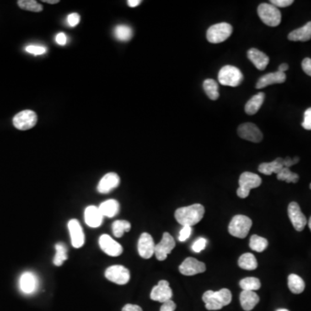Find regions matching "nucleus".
<instances>
[{"label":"nucleus","mask_w":311,"mask_h":311,"mask_svg":"<svg viewBox=\"0 0 311 311\" xmlns=\"http://www.w3.org/2000/svg\"><path fill=\"white\" fill-rule=\"evenodd\" d=\"M204 214V206L201 204L195 203L178 209L175 212V218L182 226L192 227L202 220Z\"/></svg>","instance_id":"nucleus-1"},{"label":"nucleus","mask_w":311,"mask_h":311,"mask_svg":"<svg viewBox=\"0 0 311 311\" xmlns=\"http://www.w3.org/2000/svg\"><path fill=\"white\" fill-rule=\"evenodd\" d=\"M202 301L208 310H219L230 304L232 301V293L226 288L218 291H208L203 294Z\"/></svg>","instance_id":"nucleus-2"},{"label":"nucleus","mask_w":311,"mask_h":311,"mask_svg":"<svg viewBox=\"0 0 311 311\" xmlns=\"http://www.w3.org/2000/svg\"><path fill=\"white\" fill-rule=\"evenodd\" d=\"M262 179L259 176L252 172H243L238 179V186L237 195L245 199L250 194L251 189H256L260 186Z\"/></svg>","instance_id":"nucleus-3"},{"label":"nucleus","mask_w":311,"mask_h":311,"mask_svg":"<svg viewBox=\"0 0 311 311\" xmlns=\"http://www.w3.org/2000/svg\"><path fill=\"white\" fill-rule=\"evenodd\" d=\"M253 221L246 215H238L230 221L228 232L236 238H244L250 231Z\"/></svg>","instance_id":"nucleus-4"},{"label":"nucleus","mask_w":311,"mask_h":311,"mask_svg":"<svg viewBox=\"0 0 311 311\" xmlns=\"http://www.w3.org/2000/svg\"><path fill=\"white\" fill-rule=\"evenodd\" d=\"M243 74L238 67L227 65L221 67L218 75L219 82L227 87H238L243 82Z\"/></svg>","instance_id":"nucleus-5"},{"label":"nucleus","mask_w":311,"mask_h":311,"mask_svg":"<svg viewBox=\"0 0 311 311\" xmlns=\"http://www.w3.org/2000/svg\"><path fill=\"white\" fill-rule=\"evenodd\" d=\"M258 15L262 22L270 27H276L281 23V12L271 4L263 3L258 7Z\"/></svg>","instance_id":"nucleus-6"},{"label":"nucleus","mask_w":311,"mask_h":311,"mask_svg":"<svg viewBox=\"0 0 311 311\" xmlns=\"http://www.w3.org/2000/svg\"><path fill=\"white\" fill-rule=\"evenodd\" d=\"M233 32V27L227 23H220L210 26L206 31V39L211 44L226 41Z\"/></svg>","instance_id":"nucleus-7"},{"label":"nucleus","mask_w":311,"mask_h":311,"mask_svg":"<svg viewBox=\"0 0 311 311\" xmlns=\"http://www.w3.org/2000/svg\"><path fill=\"white\" fill-rule=\"evenodd\" d=\"M13 125L18 130L26 131L33 128L38 122V115L31 110L22 111L13 118Z\"/></svg>","instance_id":"nucleus-8"},{"label":"nucleus","mask_w":311,"mask_h":311,"mask_svg":"<svg viewBox=\"0 0 311 311\" xmlns=\"http://www.w3.org/2000/svg\"><path fill=\"white\" fill-rule=\"evenodd\" d=\"M105 276L111 282L123 285L129 282L131 274L128 269L123 265H113L106 270Z\"/></svg>","instance_id":"nucleus-9"},{"label":"nucleus","mask_w":311,"mask_h":311,"mask_svg":"<svg viewBox=\"0 0 311 311\" xmlns=\"http://www.w3.org/2000/svg\"><path fill=\"white\" fill-rule=\"evenodd\" d=\"M176 247V241L169 233H163V238L155 247V255L159 261H163Z\"/></svg>","instance_id":"nucleus-10"},{"label":"nucleus","mask_w":311,"mask_h":311,"mask_svg":"<svg viewBox=\"0 0 311 311\" xmlns=\"http://www.w3.org/2000/svg\"><path fill=\"white\" fill-rule=\"evenodd\" d=\"M237 132L239 137L250 142L259 143L263 140L261 131L253 123H244L239 125Z\"/></svg>","instance_id":"nucleus-11"},{"label":"nucleus","mask_w":311,"mask_h":311,"mask_svg":"<svg viewBox=\"0 0 311 311\" xmlns=\"http://www.w3.org/2000/svg\"><path fill=\"white\" fill-rule=\"evenodd\" d=\"M288 215L290 221L292 223L294 228L297 230V232H301L304 229L306 224H307V219L305 215L302 214L300 209L298 203L292 201L289 204Z\"/></svg>","instance_id":"nucleus-12"},{"label":"nucleus","mask_w":311,"mask_h":311,"mask_svg":"<svg viewBox=\"0 0 311 311\" xmlns=\"http://www.w3.org/2000/svg\"><path fill=\"white\" fill-rule=\"evenodd\" d=\"M206 270V265L195 258H187L179 266V271L184 276H194Z\"/></svg>","instance_id":"nucleus-13"},{"label":"nucleus","mask_w":311,"mask_h":311,"mask_svg":"<svg viewBox=\"0 0 311 311\" xmlns=\"http://www.w3.org/2000/svg\"><path fill=\"white\" fill-rule=\"evenodd\" d=\"M173 297L169 284L166 280H161L156 286H154L151 292V299L159 302H165L171 300Z\"/></svg>","instance_id":"nucleus-14"},{"label":"nucleus","mask_w":311,"mask_h":311,"mask_svg":"<svg viewBox=\"0 0 311 311\" xmlns=\"http://www.w3.org/2000/svg\"><path fill=\"white\" fill-rule=\"evenodd\" d=\"M155 245L153 238L149 233H143L137 243V251L143 259H151L155 254Z\"/></svg>","instance_id":"nucleus-15"},{"label":"nucleus","mask_w":311,"mask_h":311,"mask_svg":"<svg viewBox=\"0 0 311 311\" xmlns=\"http://www.w3.org/2000/svg\"><path fill=\"white\" fill-rule=\"evenodd\" d=\"M99 244L100 249L109 256H119L123 253V247H121V245L115 241L108 234L100 236Z\"/></svg>","instance_id":"nucleus-16"},{"label":"nucleus","mask_w":311,"mask_h":311,"mask_svg":"<svg viewBox=\"0 0 311 311\" xmlns=\"http://www.w3.org/2000/svg\"><path fill=\"white\" fill-rule=\"evenodd\" d=\"M67 227L70 230L71 243L75 248L82 247L85 243V235L82 226L76 219H72L68 221Z\"/></svg>","instance_id":"nucleus-17"},{"label":"nucleus","mask_w":311,"mask_h":311,"mask_svg":"<svg viewBox=\"0 0 311 311\" xmlns=\"http://www.w3.org/2000/svg\"><path fill=\"white\" fill-rule=\"evenodd\" d=\"M119 183H120V179L116 173H113V172L108 173L101 178V180L99 181L97 189L100 194H108L113 189L119 187Z\"/></svg>","instance_id":"nucleus-18"},{"label":"nucleus","mask_w":311,"mask_h":311,"mask_svg":"<svg viewBox=\"0 0 311 311\" xmlns=\"http://www.w3.org/2000/svg\"><path fill=\"white\" fill-rule=\"evenodd\" d=\"M38 286V279L32 272H24L19 279V288L24 294H32L37 291Z\"/></svg>","instance_id":"nucleus-19"},{"label":"nucleus","mask_w":311,"mask_h":311,"mask_svg":"<svg viewBox=\"0 0 311 311\" xmlns=\"http://www.w3.org/2000/svg\"><path fill=\"white\" fill-rule=\"evenodd\" d=\"M285 81H286L285 73H281L279 71H277V72L269 73L262 76L261 78L259 79L257 82L256 88L261 89V88H265L270 85L284 83Z\"/></svg>","instance_id":"nucleus-20"},{"label":"nucleus","mask_w":311,"mask_h":311,"mask_svg":"<svg viewBox=\"0 0 311 311\" xmlns=\"http://www.w3.org/2000/svg\"><path fill=\"white\" fill-rule=\"evenodd\" d=\"M85 222L91 227H99L103 222V215L99 208L95 206H87L85 210Z\"/></svg>","instance_id":"nucleus-21"},{"label":"nucleus","mask_w":311,"mask_h":311,"mask_svg":"<svg viewBox=\"0 0 311 311\" xmlns=\"http://www.w3.org/2000/svg\"><path fill=\"white\" fill-rule=\"evenodd\" d=\"M247 57L253 62V65L259 70H265V67L270 61V58L268 57L267 55H265V53L262 52L255 48H253V49L248 50Z\"/></svg>","instance_id":"nucleus-22"},{"label":"nucleus","mask_w":311,"mask_h":311,"mask_svg":"<svg viewBox=\"0 0 311 311\" xmlns=\"http://www.w3.org/2000/svg\"><path fill=\"white\" fill-rule=\"evenodd\" d=\"M239 301L244 310L251 311L259 303V297L254 291H242L239 295Z\"/></svg>","instance_id":"nucleus-23"},{"label":"nucleus","mask_w":311,"mask_h":311,"mask_svg":"<svg viewBox=\"0 0 311 311\" xmlns=\"http://www.w3.org/2000/svg\"><path fill=\"white\" fill-rule=\"evenodd\" d=\"M290 41L307 42L311 39V21L304 24L301 28L294 29L288 35Z\"/></svg>","instance_id":"nucleus-24"},{"label":"nucleus","mask_w":311,"mask_h":311,"mask_svg":"<svg viewBox=\"0 0 311 311\" xmlns=\"http://www.w3.org/2000/svg\"><path fill=\"white\" fill-rule=\"evenodd\" d=\"M284 159L278 157L270 163H262L259 166V171L262 174L270 176L271 174H278L284 168Z\"/></svg>","instance_id":"nucleus-25"},{"label":"nucleus","mask_w":311,"mask_h":311,"mask_svg":"<svg viewBox=\"0 0 311 311\" xmlns=\"http://www.w3.org/2000/svg\"><path fill=\"white\" fill-rule=\"evenodd\" d=\"M265 100V93H259L252 97L245 106V112L248 115H253L258 113Z\"/></svg>","instance_id":"nucleus-26"},{"label":"nucleus","mask_w":311,"mask_h":311,"mask_svg":"<svg viewBox=\"0 0 311 311\" xmlns=\"http://www.w3.org/2000/svg\"><path fill=\"white\" fill-rule=\"evenodd\" d=\"M99 210L103 216L113 218L115 215L119 214V203L116 200L111 199V200L102 202L99 205Z\"/></svg>","instance_id":"nucleus-27"},{"label":"nucleus","mask_w":311,"mask_h":311,"mask_svg":"<svg viewBox=\"0 0 311 311\" xmlns=\"http://www.w3.org/2000/svg\"><path fill=\"white\" fill-rule=\"evenodd\" d=\"M238 265L239 267L244 270H253L258 267V262L253 254L247 253L242 254L241 256L239 257Z\"/></svg>","instance_id":"nucleus-28"},{"label":"nucleus","mask_w":311,"mask_h":311,"mask_svg":"<svg viewBox=\"0 0 311 311\" xmlns=\"http://www.w3.org/2000/svg\"><path fill=\"white\" fill-rule=\"evenodd\" d=\"M288 287L292 293H302L305 289V283L297 274H290L288 277Z\"/></svg>","instance_id":"nucleus-29"},{"label":"nucleus","mask_w":311,"mask_h":311,"mask_svg":"<svg viewBox=\"0 0 311 311\" xmlns=\"http://www.w3.org/2000/svg\"><path fill=\"white\" fill-rule=\"evenodd\" d=\"M133 32L131 27L126 24H119L115 27L114 36L119 41L127 42L131 40Z\"/></svg>","instance_id":"nucleus-30"},{"label":"nucleus","mask_w":311,"mask_h":311,"mask_svg":"<svg viewBox=\"0 0 311 311\" xmlns=\"http://www.w3.org/2000/svg\"><path fill=\"white\" fill-rule=\"evenodd\" d=\"M203 89L206 93V96L212 100H216L220 96L218 84L213 79H206L204 81Z\"/></svg>","instance_id":"nucleus-31"},{"label":"nucleus","mask_w":311,"mask_h":311,"mask_svg":"<svg viewBox=\"0 0 311 311\" xmlns=\"http://www.w3.org/2000/svg\"><path fill=\"white\" fill-rule=\"evenodd\" d=\"M239 286L242 289V291H255L260 289L261 283L259 279L249 277V278H246L240 280Z\"/></svg>","instance_id":"nucleus-32"},{"label":"nucleus","mask_w":311,"mask_h":311,"mask_svg":"<svg viewBox=\"0 0 311 311\" xmlns=\"http://www.w3.org/2000/svg\"><path fill=\"white\" fill-rule=\"evenodd\" d=\"M55 256L54 258V265L56 266H61L63 265L67 259V249L63 243H58L55 245Z\"/></svg>","instance_id":"nucleus-33"},{"label":"nucleus","mask_w":311,"mask_h":311,"mask_svg":"<svg viewBox=\"0 0 311 311\" xmlns=\"http://www.w3.org/2000/svg\"><path fill=\"white\" fill-rule=\"evenodd\" d=\"M267 247L268 240L266 238L256 234L251 237L250 247L252 250L255 251L257 253H262L267 248Z\"/></svg>","instance_id":"nucleus-34"},{"label":"nucleus","mask_w":311,"mask_h":311,"mask_svg":"<svg viewBox=\"0 0 311 311\" xmlns=\"http://www.w3.org/2000/svg\"><path fill=\"white\" fill-rule=\"evenodd\" d=\"M131 227V223L129 221H122V220L114 221L113 223V233L115 237L120 238L124 235L125 232H129Z\"/></svg>","instance_id":"nucleus-35"},{"label":"nucleus","mask_w":311,"mask_h":311,"mask_svg":"<svg viewBox=\"0 0 311 311\" xmlns=\"http://www.w3.org/2000/svg\"><path fill=\"white\" fill-rule=\"evenodd\" d=\"M277 178L279 181H285L288 183H297L299 180V176L291 171V169L284 167L279 173L277 174Z\"/></svg>","instance_id":"nucleus-36"},{"label":"nucleus","mask_w":311,"mask_h":311,"mask_svg":"<svg viewBox=\"0 0 311 311\" xmlns=\"http://www.w3.org/2000/svg\"><path fill=\"white\" fill-rule=\"evenodd\" d=\"M18 5L21 9L33 12H41L43 11V6L35 0H19Z\"/></svg>","instance_id":"nucleus-37"},{"label":"nucleus","mask_w":311,"mask_h":311,"mask_svg":"<svg viewBox=\"0 0 311 311\" xmlns=\"http://www.w3.org/2000/svg\"><path fill=\"white\" fill-rule=\"evenodd\" d=\"M27 53L34 55H44L47 52V48L45 46H40V45H28L25 48Z\"/></svg>","instance_id":"nucleus-38"},{"label":"nucleus","mask_w":311,"mask_h":311,"mask_svg":"<svg viewBox=\"0 0 311 311\" xmlns=\"http://www.w3.org/2000/svg\"><path fill=\"white\" fill-rule=\"evenodd\" d=\"M206 243H208V241H206V238H197L195 243L193 244L192 250L196 253H201L206 248Z\"/></svg>","instance_id":"nucleus-39"},{"label":"nucleus","mask_w":311,"mask_h":311,"mask_svg":"<svg viewBox=\"0 0 311 311\" xmlns=\"http://www.w3.org/2000/svg\"><path fill=\"white\" fill-rule=\"evenodd\" d=\"M191 233H192V227L183 226V228L181 229L180 233H179V236H178L179 241L184 242L187 240L191 235Z\"/></svg>","instance_id":"nucleus-40"},{"label":"nucleus","mask_w":311,"mask_h":311,"mask_svg":"<svg viewBox=\"0 0 311 311\" xmlns=\"http://www.w3.org/2000/svg\"><path fill=\"white\" fill-rule=\"evenodd\" d=\"M302 126L305 130H308V131L311 130V108H308L304 112V116H303Z\"/></svg>","instance_id":"nucleus-41"},{"label":"nucleus","mask_w":311,"mask_h":311,"mask_svg":"<svg viewBox=\"0 0 311 311\" xmlns=\"http://www.w3.org/2000/svg\"><path fill=\"white\" fill-rule=\"evenodd\" d=\"M67 21L70 26L76 27V25H78V23H80L81 18H80L79 14H77L76 12H74V13H71V14L67 16Z\"/></svg>","instance_id":"nucleus-42"},{"label":"nucleus","mask_w":311,"mask_h":311,"mask_svg":"<svg viewBox=\"0 0 311 311\" xmlns=\"http://www.w3.org/2000/svg\"><path fill=\"white\" fill-rule=\"evenodd\" d=\"M272 6L275 7H280V8H285L287 6H290L294 3L293 0H271L270 2Z\"/></svg>","instance_id":"nucleus-43"},{"label":"nucleus","mask_w":311,"mask_h":311,"mask_svg":"<svg viewBox=\"0 0 311 311\" xmlns=\"http://www.w3.org/2000/svg\"><path fill=\"white\" fill-rule=\"evenodd\" d=\"M177 308V304L172 300L163 302L161 306L160 311H175Z\"/></svg>","instance_id":"nucleus-44"},{"label":"nucleus","mask_w":311,"mask_h":311,"mask_svg":"<svg viewBox=\"0 0 311 311\" xmlns=\"http://www.w3.org/2000/svg\"><path fill=\"white\" fill-rule=\"evenodd\" d=\"M302 68L303 72L311 76V58H304L302 61Z\"/></svg>","instance_id":"nucleus-45"},{"label":"nucleus","mask_w":311,"mask_h":311,"mask_svg":"<svg viewBox=\"0 0 311 311\" xmlns=\"http://www.w3.org/2000/svg\"><path fill=\"white\" fill-rule=\"evenodd\" d=\"M283 159H284V166L286 167V168H289V169H290V167H291V166L297 164L300 160L299 157H293V158L287 157H285V158H283Z\"/></svg>","instance_id":"nucleus-46"},{"label":"nucleus","mask_w":311,"mask_h":311,"mask_svg":"<svg viewBox=\"0 0 311 311\" xmlns=\"http://www.w3.org/2000/svg\"><path fill=\"white\" fill-rule=\"evenodd\" d=\"M55 42H56V44H58L59 45L63 46V45L67 44V36L65 35L63 32L58 33V34L56 35V37H55Z\"/></svg>","instance_id":"nucleus-47"},{"label":"nucleus","mask_w":311,"mask_h":311,"mask_svg":"<svg viewBox=\"0 0 311 311\" xmlns=\"http://www.w3.org/2000/svg\"><path fill=\"white\" fill-rule=\"evenodd\" d=\"M122 311H143V309L140 306L128 303L123 307Z\"/></svg>","instance_id":"nucleus-48"},{"label":"nucleus","mask_w":311,"mask_h":311,"mask_svg":"<svg viewBox=\"0 0 311 311\" xmlns=\"http://www.w3.org/2000/svg\"><path fill=\"white\" fill-rule=\"evenodd\" d=\"M141 2L142 1H140V0H129V1H127V4L130 7H137V6H140Z\"/></svg>","instance_id":"nucleus-49"},{"label":"nucleus","mask_w":311,"mask_h":311,"mask_svg":"<svg viewBox=\"0 0 311 311\" xmlns=\"http://www.w3.org/2000/svg\"><path fill=\"white\" fill-rule=\"evenodd\" d=\"M289 70V65L287 63H283V64L280 65L279 67V72H281V73H285V71H287Z\"/></svg>","instance_id":"nucleus-50"},{"label":"nucleus","mask_w":311,"mask_h":311,"mask_svg":"<svg viewBox=\"0 0 311 311\" xmlns=\"http://www.w3.org/2000/svg\"><path fill=\"white\" fill-rule=\"evenodd\" d=\"M43 2H44V3L51 4V5H54V4L59 3V0H44Z\"/></svg>","instance_id":"nucleus-51"},{"label":"nucleus","mask_w":311,"mask_h":311,"mask_svg":"<svg viewBox=\"0 0 311 311\" xmlns=\"http://www.w3.org/2000/svg\"><path fill=\"white\" fill-rule=\"evenodd\" d=\"M276 311H290L288 309H286V308H279V309H277Z\"/></svg>","instance_id":"nucleus-52"},{"label":"nucleus","mask_w":311,"mask_h":311,"mask_svg":"<svg viewBox=\"0 0 311 311\" xmlns=\"http://www.w3.org/2000/svg\"><path fill=\"white\" fill-rule=\"evenodd\" d=\"M308 227H309V229L311 231V217L309 218V221H308Z\"/></svg>","instance_id":"nucleus-53"},{"label":"nucleus","mask_w":311,"mask_h":311,"mask_svg":"<svg viewBox=\"0 0 311 311\" xmlns=\"http://www.w3.org/2000/svg\"><path fill=\"white\" fill-rule=\"evenodd\" d=\"M309 188H310V189H311V183H310V185H309Z\"/></svg>","instance_id":"nucleus-54"}]
</instances>
